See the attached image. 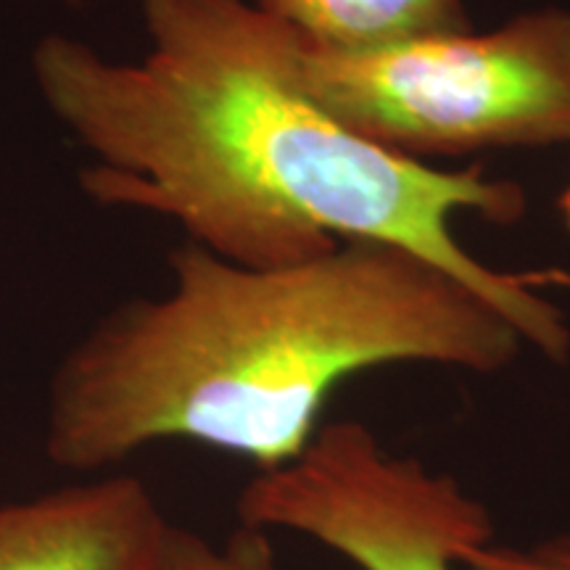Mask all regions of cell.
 <instances>
[{"instance_id": "cell-1", "label": "cell", "mask_w": 570, "mask_h": 570, "mask_svg": "<svg viewBox=\"0 0 570 570\" xmlns=\"http://www.w3.org/2000/svg\"><path fill=\"white\" fill-rule=\"evenodd\" d=\"M146 53L111 59L69 35L35 42L48 111L85 151V196L173 219L246 267H283L344 240L410 248L497 306L544 360L570 362L544 275L504 273L454 235L458 214L512 225L523 185L481 167L394 154L338 122L302 82V40L248 0H140Z\"/></svg>"}, {"instance_id": "cell-2", "label": "cell", "mask_w": 570, "mask_h": 570, "mask_svg": "<svg viewBox=\"0 0 570 570\" xmlns=\"http://www.w3.org/2000/svg\"><path fill=\"white\" fill-rule=\"evenodd\" d=\"M169 269L167 294L119 304L53 370L56 468L96 473L183 439L273 470L315 439L348 377L389 365L491 375L525 348L479 291L377 240L283 267H246L188 240Z\"/></svg>"}, {"instance_id": "cell-3", "label": "cell", "mask_w": 570, "mask_h": 570, "mask_svg": "<svg viewBox=\"0 0 570 570\" xmlns=\"http://www.w3.org/2000/svg\"><path fill=\"white\" fill-rule=\"evenodd\" d=\"M298 67L306 92L338 122L410 159L570 146L566 9L367 53L302 42Z\"/></svg>"}, {"instance_id": "cell-4", "label": "cell", "mask_w": 570, "mask_h": 570, "mask_svg": "<svg viewBox=\"0 0 570 570\" xmlns=\"http://www.w3.org/2000/svg\"><path fill=\"white\" fill-rule=\"evenodd\" d=\"M238 520L317 541L360 570H460L494 539L479 497L391 452L360 420L320 425L296 460L259 470L240 491Z\"/></svg>"}, {"instance_id": "cell-5", "label": "cell", "mask_w": 570, "mask_h": 570, "mask_svg": "<svg viewBox=\"0 0 570 570\" xmlns=\"http://www.w3.org/2000/svg\"><path fill=\"white\" fill-rule=\"evenodd\" d=\"M169 520L135 475L0 504V570H156Z\"/></svg>"}, {"instance_id": "cell-6", "label": "cell", "mask_w": 570, "mask_h": 570, "mask_svg": "<svg viewBox=\"0 0 570 570\" xmlns=\"http://www.w3.org/2000/svg\"><path fill=\"white\" fill-rule=\"evenodd\" d=\"M306 48L383 51L404 42L473 30L465 0H256Z\"/></svg>"}, {"instance_id": "cell-7", "label": "cell", "mask_w": 570, "mask_h": 570, "mask_svg": "<svg viewBox=\"0 0 570 570\" xmlns=\"http://www.w3.org/2000/svg\"><path fill=\"white\" fill-rule=\"evenodd\" d=\"M156 570H281L269 531L240 523L225 539L167 525Z\"/></svg>"}, {"instance_id": "cell-8", "label": "cell", "mask_w": 570, "mask_h": 570, "mask_svg": "<svg viewBox=\"0 0 570 570\" xmlns=\"http://www.w3.org/2000/svg\"><path fill=\"white\" fill-rule=\"evenodd\" d=\"M460 570H570V531L533 541L491 539L470 550L460 562Z\"/></svg>"}, {"instance_id": "cell-9", "label": "cell", "mask_w": 570, "mask_h": 570, "mask_svg": "<svg viewBox=\"0 0 570 570\" xmlns=\"http://www.w3.org/2000/svg\"><path fill=\"white\" fill-rule=\"evenodd\" d=\"M558 212L562 217V225H566V230L570 233V185L566 190H562L560 198H558Z\"/></svg>"}, {"instance_id": "cell-10", "label": "cell", "mask_w": 570, "mask_h": 570, "mask_svg": "<svg viewBox=\"0 0 570 570\" xmlns=\"http://www.w3.org/2000/svg\"><path fill=\"white\" fill-rule=\"evenodd\" d=\"M61 3H67V6H71V9H85V6L90 3V0H61Z\"/></svg>"}]
</instances>
